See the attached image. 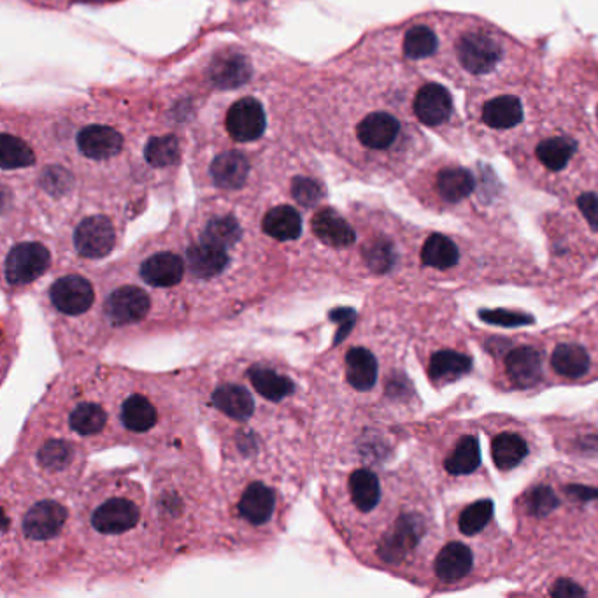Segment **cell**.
<instances>
[{
	"label": "cell",
	"instance_id": "cell-45",
	"mask_svg": "<svg viewBox=\"0 0 598 598\" xmlns=\"http://www.w3.org/2000/svg\"><path fill=\"white\" fill-rule=\"evenodd\" d=\"M479 318L490 325L506 328L525 327L534 323V318L530 314L516 313L507 309H483L479 311Z\"/></svg>",
	"mask_w": 598,
	"mask_h": 598
},
{
	"label": "cell",
	"instance_id": "cell-1",
	"mask_svg": "<svg viewBox=\"0 0 598 598\" xmlns=\"http://www.w3.org/2000/svg\"><path fill=\"white\" fill-rule=\"evenodd\" d=\"M435 74L465 90L520 79H541V58L530 46L472 15L441 13Z\"/></svg>",
	"mask_w": 598,
	"mask_h": 598
},
{
	"label": "cell",
	"instance_id": "cell-4",
	"mask_svg": "<svg viewBox=\"0 0 598 598\" xmlns=\"http://www.w3.org/2000/svg\"><path fill=\"white\" fill-rule=\"evenodd\" d=\"M556 100L569 107L598 141V57L586 51H572L556 72Z\"/></svg>",
	"mask_w": 598,
	"mask_h": 598
},
{
	"label": "cell",
	"instance_id": "cell-41",
	"mask_svg": "<svg viewBox=\"0 0 598 598\" xmlns=\"http://www.w3.org/2000/svg\"><path fill=\"white\" fill-rule=\"evenodd\" d=\"M148 164L153 167H169L179 160V143L174 136L153 137L144 150Z\"/></svg>",
	"mask_w": 598,
	"mask_h": 598
},
{
	"label": "cell",
	"instance_id": "cell-2",
	"mask_svg": "<svg viewBox=\"0 0 598 598\" xmlns=\"http://www.w3.org/2000/svg\"><path fill=\"white\" fill-rule=\"evenodd\" d=\"M555 104V95L541 79L472 88L465 95L467 136L477 150L507 157Z\"/></svg>",
	"mask_w": 598,
	"mask_h": 598
},
{
	"label": "cell",
	"instance_id": "cell-6",
	"mask_svg": "<svg viewBox=\"0 0 598 598\" xmlns=\"http://www.w3.org/2000/svg\"><path fill=\"white\" fill-rule=\"evenodd\" d=\"M430 183L435 197L446 206H458L481 192H499L492 172L479 165H467L458 158L441 155L430 162Z\"/></svg>",
	"mask_w": 598,
	"mask_h": 598
},
{
	"label": "cell",
	"instance_id": "cell-15",
	"mask_svg": "<svg viewBox=\"0 0 598 598\" xmlns=\"http://www.w3.org/2000/svg\"><path fill=\"white\" fill-rule=\"evenodd\" d=\"M267 120L262 104L257 99L244 97L228 109L227 130L237 143H251L264 136Z\"/></svg>",
	"mask_w": 598,
	"mask_h": 598
},
{
	"label": "cell",
	"instance_id": "cell-37",
	"mask_svg": "<svg viewBox=\"0 0 598 598\" xmlns=\"http://www.w3.org/2000/svg\"><path fill=\"white\" fill-rule=\"evenodd\" d=\"M107 423V414L99 404L83 402L74 407L69 416V425L79 435H95L104 430Z\"/></svg>",
	"mask_w": 598,
	"mask_h": 598
},
{
	"label": "cell",
	"instance_id": "cell-16",
	"mask_svg": "<svg viewBox=\"0 0 598 598\" xmlns=\"http://www.w3.org/2000/svg\"><path fill=\"white\" fill-rule=\"evenodd\" d=\"M116 244L113 223L106 216H90L74 232V246L81 257L104 258Z\"/></svg>",
	"mask_w": 598,
	"mask_h": 598
},
{
	"label": "cell",
	"instance_id": "cell-50",
	"mask_svg": "<svg viewBox=\"0 0 598 598\" xmlns=\"http://www.w3.org/2000/svg\"><path fill=\"white\" fill-rule=\"evenodd\" d=\"M565 493H567V495H569L570 499L574 500V502H581V504H586V502H591V500L598 499L597 488H591V486H584V485L565 486Z\"/></svg>",
	"mask_w": 598,
	"mask_h": 598
},
{
	"label": "cell",
	"instance_id": "cell-25",
	"mask_svg": "<svg viewBox=\"0 0 598 598\" xmlns=\"http://www.w3.org/2000/svg\"><path fill=\"white\" fill-rule=\"evenodd\" d=\"M213 406L232 420H250L255 413V400L244 386L221 385L211 397Z\"/></svg>",
	"mask_w": 598,
	"mask_h": 598
},
{
	"label": "cell",
	"instance_id": "cell-39",
	"mask_svg": "<svg viewBox=\"0 0 598 598\" xmlns=\"http://www.w3.org/2000/svg\"><path fill=\"white\" fill-rule=\"evenodd\" d=\"M36 162L34 151L27 143L15 136L4 134L0 139V165L2 169H22Z\"/></svg>",
	"mask_w": 598,
	"mask_h": 598
},
{
	"label": "cell",
	"instance_id": "cell-47",
	"mask_svg": "<svg viewBox=\"0 0 598 598\" xmlns=\"http://www.w3.org/2000/svg\"><path fill=\"white\" fill-rule=\"evenodd\" d=\"M576 206L579 213L583 214L584 220L593 232H598V192L595 190H584L576 197Z\"/></svg>",
	"mask_w": 598,
	"mask_h": 598
},
{
	"label": "cell",
	"instance_id": "cell-32",
	"mask_svg": "<svg viewBox=\"0 0 598 598\" xmlns=\"http://www.w3.org/2000/svg\"><path fill=\"white\" fill-rule=\"evenodd\" d=\"M551 365L563 378H583L590 371V355L579 344H560L553 351Z\"/></svg>",
	"mask_w": 598,
	"mask_h": 598
},
{
	"label": "cell",
	"instance_id": "cell-12",
	"mask_svg": "<svg viewBox=\"0 0 598 598\" xmlns=\"http://www.w3.org/2000/svg\"><path fill=\"white\" fill-rule=\"evenodd\" d=\"M69 511L57 500H41L23 516V534L34 542L53 541L64 530Z\"/></svg>",
	"mask_w": 598,
	"mask_h": 598
},
{
	"label": "cell",
	"instance_id": "cell-34",
	"mask_svg": "<svg viewBox=\"0 0 598 598\" xmlns=\"http://www.w3.org/2000/svg\"><path fill=\"white\" fill-rule=\"evenodd\" d=\"M157 420V407L143 395H130L129 399L123 402L122 423L130 432H148L155 427Z\"/></svg>",
	"mask_w": 598,
	"mask_h": 598
},
{
	"label": "cell",
	"instance_id": "cell-9",
	"mask_svg": "<svg viewBox=\"0 0 598 598\" xmlns=\"http://www.w3.org/2000/svg\"><path fill=\"white\" fill-rule=\"evenodd\" d=\"M441 41V13L413 22L402 34V57L413 64L432 65Z\"/></svg>",
	"mask_w": 598,
	"mask_h": 598
},
{
	"label": "cell",
	"instance_id": "cell-11",
	"mask_svg": "<svg viewBox=\"0 0 598 598\" xmlns=\"http://www.w3.org/2000/svg\"><path fill=\"white\" fill-rule=\"evenodd\" d=\"M425 521L418 514H402L392 530L379 542L378 553L385 562L399 563L420 544Z\"/></svg>",
	"mask_w": 598,
	"mask_h": 598
},
{
	"label": "cell",
	"instance_id": "cell-28",
	"mask_svg": "<svg viewBox=\"0 0 598 598\" xmlns=\"http://www.w3.org/2000/svg\"><path fill=\"white\" fill-rule=\"evenodd\" d=\"M472 371V358L458 351L442 349L430 358L428 376L434 383H451Z\"/></svg>",
	"mask_w": 598,
	"mask_h": 598
},
{
	"label": "cell",
	"instance_id": "cell-42",
	"mask_svg": "<svg viewBox=\"0 0 598 598\" xmlns=\"http://www.w3.org/2000/svg\"><path fill=\"white\" fill-rule=\"evenodd\" d=\"M39 463L48 472H60L71 465L74 448L69 442L48 441L39 449Z\"/></svg>",
	"mask_w": 598,
	"mask_h": 598
},
{
	"label": "cell",
	"instance_id": "cell-26",
	"mask_svg": "<svg viewBox=\"0 0 598 598\" xmlns=\"http://www.w3.org/2000/svg\"><path fill=\"white\" fill-rule=\"evenodd\" d=\"M346 378L358 392H369L378 383V360L369 349L351 348L346 355Z\"/></svg>",
	"mask_w": 598,
	"mask_h": 598
},
{
	"label": "cell",
	"instance_id": "cell-31",
	"mask_svg": "<svg viewBox=\"0 0 598 598\" xmlns=\"http://www.w3.org/2000/svg\"><path fill=\"white\" fill-rule=\"evenodd\" d=\"M264 232L276 241H295L302 232L300 214L292 206H278L265 214Z\"/></svg>",
	"mask_w": 598,
	"mask_h": 598
},
{
	"label": "cell",
	"instance_id": "cell-14",
	"mask_svg": "<svg viewBox=\"0 0 598 598\" xmlns=\"http://www.w3.org/2000/svg\"><path fill=\"white\" fill-rule=\"evenodd\" d=\"M50 299L60 313L79 316L92 307L95 290L88 279L78 274H69L51 285Z\"/></svg>",
	"mask_w": 598,
	"mask_h": 598
},
{
	"label": "cell",
	"instance_id": "cell-24",
	"mask_svg": "<svg viewBox=\"0 0 598 598\" xmlns=\"http://www.w3.org/2000/svg\"><path fill=\"white\" fill-rule=\"evenodd\" d=\"M474 567V555L462 542H449L435 558V574L442 581H460Z\"/></svg>",
	"mask_w": 598,
	"mask_h": 598
},
{
	"label": "cell",
	"instance_id": "cell-17",
	"mask_svg": "<svg viewBox=\"0 0 598 598\" xmlns=\"http://www.w3.org/2000/svg\"><path fill=\"white\" fill-rule=\"evenodd\" d=\"M230 262L227 248L200 239L186 250L188 271L197 279H211L225 272Z\"/></svg>",
	"mask_w": 598,
	"mask_h": 598
},
{
	"label": "cell",
	"instance_id": "cell-19",
	"mask_svg": "<svg viewBox=\"0 0 598 598\" xmlns=\"http://www.w3.org/2000/svg\"><path fill=\"white\" fill-rule=\"evenodd\" d=\"M542 365L544 356L539 349L520 346L507 355V376L520 388H532L542 379Z\"/></svg>",
	"mask_w": 598,
	"mask_h": 598
},
{
	"label": "cell",
	"instance_id": "cell-23",
	"mask_svg": "<svg viewBox=\"0 0 598 598\" xmlns=\"http://www.w3.org/2000/svg\"><path fill=\"white\" fill-rule=\"evenodd\" d=\"M250 176V162L239 151H225L214 158L211 164V178L214 185L225 190H237Z\"/></svg>",
	"mask_w": 598,
	"mask_h": 598
},
{
	"label": "cell",
	"instance_id": "cell-29",
	"mask_svg": "<svg viewBox=\"0 0 598 598\" xmlns=\"http://www.w3.org/2000/svg\"><path fill=\"white\" fill-rule=\"evenodd\" d=\"M250 381L253 388L271 402H281L295 393V383L292 379L265 365H255L251 369Z\"/></svg>",
	"mask_w": 598,
	"mask_h": 598
},
{
	"label": "cell",
	"instance_id": "cell-33",
	"mask_svg": "<svg viewBox=\"0 0 598 598\" xmlns=\"http://www.w3.org/2000/svg\"><path fill=\"white\" fill-rule=\"evenodd\" d=\"M458 260H460V250H458L455 241L449 239L448 235L432 234L423 244L421 262L427 267L446 271V269L455 267Z\"/></svg>",
	"mask_w": 598,
	"mask_h": 598
},
{
	"label": "cell",
	"instance_id": "cell-21",
	"mask_svg": "<svg viewBox=\"0 0 598 598\" xmlns=\"http://www.w3.org/2000/svg\"><path fill=\"white\" fill-rule=\"evenodd\" d=\"M276 509V493L264 483H253L239 500V514L250 525L260 527L271 520Z\"/></svg>",
	"mask_w": 598,
	"mask_h": 598
},
{
	"label": "cell",
	"instance_id": "cell-30",
	"mask_svg": "<svg viewBox=\"0 0 598 598\" xmlns=\"http://www.w3.org/2000/svg\"><path fill=\"white\" fill-rule=\"evenodd\" d=\"M351 500L360 513H371L381 500V485L372 470L358 469L349 477Z\"/></svg>",
	"mask_w": 598,
	"mask_h": 598
},
{
	"label": "cell",
	"instance_id": "cell-5",
	"mask_svg": "<svg viewBox=\"0 0 598 598\" xmlns=\"http://www.w3.org/2000/svg\"><path fill=\"white\" fill-rule=\"evenodd\" d=\"M409 109L416 122L434 132L444 143L465 148L469 139L467 125L456 109L455 97L448 86L434 79H420L411 93Z\"/></svg>",
	"mask_w": 598,
	"mask_h": 598
},
{
	"label": "cell",
	"instance_id": "cell-8",
	"mask_svg": "<svg viewBox=\"0 0 598 598\" xmlns=\"http://www.w3.org/2000/svg\"><path fill=\"white\" fill-rule=\"evenodd\" d=\"M143 518L141 504L129 495H113L93 509L92 527L106 537H118L132 532Z\"/></svg>",
	"mask_w": 598,
	"mask_h": 598
},
{
	"label": "cell",
	"instance_id": "cell-36",
	"mask_svg": "<svg viewBox=\"0 0 598 598\" xmlns=\"http://www.w3.org/2000/svg\"><path fill=\"white\" fill-rule=\"evenodd\" d=\"M528 455L527 442L516 434H500L493 439L492 456L497 469L511 470L518 467Z\"/></svg>",
	"mask_w": 598,
	"mask_h": 598
},
{
	"label": "cell",
	"instance_id": "cell-27",
	"mask_svg": "<svg viewBox=\"0 0 598 598\" xmlns=\"http://www.w3.org/2000/svg\"><path fill=\"white\" fill-rule=\"evenodd\" d=\"M251 78V67L243 55L223 53L209 67V79L218 88H237Z\"/></svg>",
	"mask_w": 598,
	"mask_h": 598
},
{
	"label": "cell",
	"instance_id": "cell-44",
	"mask_svg": "<svg viewBox=\"0 0 598 598\" xmlns=\"http://www.w3.org/2000/svg\"><path fill=\"white\" fill-rule=\"evenodd\" d=\"M525 511L537 518H544L553 513L560 506V500L549 486H535L534 490L525 495Z\"/></svg>",
	"mask_w": 598,
	"mask_h": 598
},
{
	"label": "cell",
	"instance_id": "cell-49",
	"mask_svg": "<svg viewBox=\"0 0 598 598\" xmlns=\"http://www.w3.org/2000/svg\"><path fill=\"white\" fill-rule=\"evenodd\" d=\"M549 595L555 598L584 597L586 590L570 579H558L549 590Z\"/></svg>",
	"mask_w": 598,
	"mask_h": 598
},
{
	"label": "cell",
	"instance_id": "cell-40",
	"mask_svg": "<svg viewBox=\"0 0 598 598\" xmlns=\"http://www.w3.org/2000/svg\"><path fill=\"white\" fill-rule=\"evenodd\" d=\"M493 511H495L493 500H477L460 514V520H458L460 532L463 535H476L483 532L488 527V523L492 521Z\"/></svg>",
	"mask_w": 598,
	"mask_h": 598
},
{
	"label": "cell",
	"instance_id": "cell-22",
	"mask_svg": "<svg viewBox=\"0 0 598 598\" xmlns=\"http://www.w3.org/2000/svg\"><path fill=\"white\" fill-rule=\"evenodd\" d=\"M313 232L321 243L332 248H348L355 243V230L334 209H321L314 214Z\"/></svg>",
	"mask_w": 598,
	"mask_h": 598
},
{
	"label": "cell",
	"instance_id": "cell-10",
	"mask_svg": "<svg viewBox=\"0 0 598 598\" xmlns=\"http://www.w3.org/2000/svg\"><path fill=\"white\" fill-rule=\"evenodd\" d=\"M51 264L50 251L41 243L16 244L6 257L4 274L11 285H29L41 278Z\"/></svg>",
	"mask_w": 598,
	"mask_h": 598
},
{
	"label": "cell",
	"instance_id": "cell-48",
	"mask_svg": "<svg viewBox=\"0 0 598 598\" xmlns=\"http://www.w3.org/2000/svg\"><path fill=\"white\" fill-rule=\"evenodd\" d=\"M44 188H48L51 193H62L71 185V176L64 169H48L43 178Z\"/></svg>",
	"mask_w": 598,
	"mask_h": 598
},
{
	"label": "cell",
	"instance_id": "cell-3",
	"mask_svg": "<svg viewBox=\"0 0 598 598\" xmlns=\"http://www.w3.org/2000/svg\"><path fill=\"white\" fill-rule=\"evenodd\" d=\"M506 158L527 176L556 183L597 165L598 141L569 107L556 100L541 125Z\"/></svg>",
	"mask_w": 598,
	"mask_h": 598
},
{
	"label": "cell",
	"instance_id": "cell-13",
	"mask_svg": "<svg viewBox=\"0 0 598 598\" xmlns=\"http://www.w3.org/2000/svg\"><path fill=\"white\" fill-rule=\"evenodd\" d=\"M151 300L139 286H122L114 290L106 300L107 318L114 327L139 323L150 313Z\"/></svg>",
	"mask_w": 598,
	"mask_h": 598
},
{
	"label": "cell",
	"instance_id": "cell-20",
	"mask_svg": "<svg viewBox=\"0 0 598 598\" xmlns=\"http://www.w3.org/2000/svg\"><path fill=\"white\" fill-rule=\"evenodd\" d=\"M78 148L92 160H107L122 151L123 137L118 130L106 125H90L79 132Z\"/></svg>",
	"mask_w": 598,
	"mask_h": 598
},
{
	"label": "cell",
	"instance_id": "cell-7",
	"mask_svg": "<svg viewBox=\"0 0 598 598\" xmlns=\"http://www.w3.org/2000/svg\"><path fill=\"white\" fill-rule=\"evenodd\" d=\"M356 137L367 150L378 151V153L397 150L404 143L421 150L427 148L423 144L425 141L420 132L406 134V127L400 122L399 116L388 111H374L362 118V122L356 127Z\"/></svg>",
	"mask_w": 598,
	"mask_h": 598
},
{
	"label": "cell",
	"instance_id": "cell-46",
	"mask_svg": "<svg viewBox=\"0 0 598 598\" xmlns=\"http://www.w3.org/2000/svg\"><path fill=\"white\" fill-rule=\"evenodd\" d=\"M292 193L295 200L306 207L316 206L323 197L321 186L309 178L293 179Z\"/></svg>",
	"mask_w": 598,
	"mask_h": 598
},
{
	"label": "cell",
	"instance_id": "cell-35",
	"mask_svg": "<svg viewBox=\"0 0 598 598\" xmlns=\"http://www.w3.org/2000/svg\"><path fill=\"white\" fill-rule=\"evenodd\" d=\"M481 465V448L474 435L462 437L453 453L446 458V470L453 476H467Z\"/></svg>",
	"mask_w": 598,
	"mask_h": 598
},
{
	"label": "cell",
	"instance_id": "cell-38",
	"mask_svg": "<svg viewBox=\"0 0 598 598\" xmlns=\"http://www.w3.org/2000/svg\"><path fill=\"white\" fill-rule=\"evenodd\" d=\"M241 234H243V230L234 216H218L207 223L200 239H206L209 243L218 244V246L230 250L239 243Z\"/></svg>",
	"mask_w": 598,
	"mask_h": 598
},
{
	"label": "cell",
	"instance_id": "cell-43",
	"mask_svg": "<svg viewBox=\"0 0 598 598\" xmlns=\"http://www.w3.org/2000/svg\"><path fill=\"white\" fill-rule=\"evenodd\" d=\"M364 255L369 269L376 274H386V272L392 271L393 265L397 262L395 246L386 239H378L369 244L365 248Z\"/></svg>",
	"mask_w": 598,
	"mask_h": 598
},
{
	"label": "cell",
	"instance_id": "cell-18",
	"mask_svg": "<svg viewBox=\"0 0 598 598\" xmlns=\"http://www.w3.org/2000/svg\"><path fill=\"white\" fill-rule=\"evenodd\" d=\"M141 278L144 283L155 288H172L179 285L185 276V262L171 251H160L144 260L141 265Z\"/></svg>",
	"mask_w": 598,
	"mask_h": 598
}]
</instances>
